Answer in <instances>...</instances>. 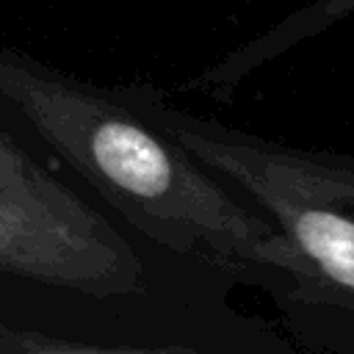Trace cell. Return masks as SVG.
Segmentation results:
<instances>
[{
  "label": "cell",
  "instance_id": "cell-1",
  "mask_svg": "<svg viewBox=\"0 0 354 354\" xmlns=\"http://www.w3.org/2000/svg\"><path fill=\"white\" fill-rule=\"evenodd\" d=\"M0 94L149 238L321 285L293 243L155 119L147 91L113 94L0 53Z\"/></svg>",
  "mask_w": 354,
  "mask_h": 354
},
{
  "label": "cell",
  "instance_id": "cell-2",
  "mask_svg": "<svg viewBox=\"0 0 354 354\" xmlns=\"http://www.w3.org/2000/svg\"><path fill=\"white\" fill-rule=\"evenodd\" d=\"M155 119L230 188L243 191L321 282L354 293V160L188 116L147 91Z\"/></svg>",
  "mask_w": 354,
  "mask_h": 354
},
{
  "label": "cell",
  "instance_id": "cell-3",
  "mask_svg": "<svg viewBox=\"0 0 354 354\" xmlns=\"http://www.w3.org/2000/svg\"><path fill=\"white\" fill-rule=\"evenodd\" d=\"M0 268L80 288H122L138 277L124 241L3 133Z\"/></svg>",
  "mask_w": 354,
  "mask_h": 354
},
{
  "label": "cell",
  "instance_id": "cell-4",
  "mask_svg": "<svg viewBox=\"0 0 354 354\" xmlns=\"http://www.w3.org/2000/svg\"><path fill=\"white\" fill-rule=\"evenodd\" d=\"M354 17V0H313L301 6L299 11L288 14L260 36L249 39L246 44L227 53L221 61L199 72L185 83L188 91H202L216 100H227L246 77H252L257 69L279 58L282 53L299 47L301 41L318 36L321 30Z\"/></svg>",
  "mask_w": 354,
  "mask_h": 354
}]
</instances>
